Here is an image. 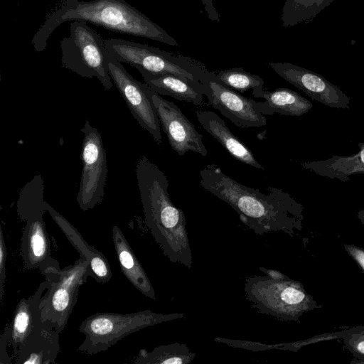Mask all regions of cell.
Instances as JSON below:
<instances>
[{
    "label": "cell",
    "instance_id": "cell-1",
    "mask_svg": "<svg viewBox=\"0 0 364 364\" xmlns=\"http://www.w3.org/2000/svg\"><path fill=\"white\" fill-rule=\"evenodd\" d=\"M199 173L202 188L228 203L255 234L282 231L292 236L302 229L304 207L283 190L269 187L267 194L262 193L238 183L213 164Z\"/></svg>",
    "mask_w": 364,
    "mask_h": 364
},
{
    "label": "cell",
    "instance_id": "cell-2",
    "mask_svg": "<svg viewBox=\"0 0 364 364\" xmlns=\"http://www.w3.org/2000/svg\"><path fill=\"white\" fill-rule=\"evenodd\" d=\"M136 175L147 228L170 262L191 269L186 217L169 197L167 176L144 155L136 162Z\"/></svg>",
    "mask_w": 364,
    "mask_h": 364
},
{
    "label": "cell",
    "instance_id": "cell-3",
    "mask_svg": "<svg viewBox=\"0 0 364 364\" xmlns=\"http://www.w3.org/2000/svg\"><path fill=\"white\" fill-rule=\"evenodd\" d=\"M75 21L90 22L117 33L178 46L174 38L125 0H64L34 35L31 43L36 51L46 49L48 38L60 24Z\"/></svg>",
    "mask_w": 364,
    "mask_h": 364
},
{
    "label": "cell",
    "instance_id": "cell-4",
    "mask_svg": "<svg viewBox=\"0 0 364 364\" xmlns=\"http://www.w3.org/2000/svg\"><path fill=\"white\" fill-rule=\"evenodd\" d=\"M244 290L252 308L282 321H297L304 313L318 306L301 283L288 277H249L245 279Z\"/></svg>",
    "mask_w": 364,
    "mask_h": 364
},
{
    "label": "cell",
    "instance_id": "cell-5",
    "mask_svg": "<svg viewBox=\"0 0 364 364\" xmlns=\"http://www.w3.org/2000/svg\"><path fill=\"white\" fill-rule=\"evenodd\" d=\"M105 44L109 54L120 63L151 74L176 75L203 91L200 80L208 70L200 61L124 39L108 38Z\"/></svg>",
    "mask_w": 364,
    "mask_h": 364
},
{
    "label": "cell",
    "instance_id": "cell-6",
    "mask_svg": "<svg viewBox=\"0 0 364 364\" xmlns=\"http://www.w3.org/2000/svg\"><path fill=\"white\" fill-rule=\"evenodd\" d=\"M184 316L183 313L161 314L150 310L125 314L97 312L82 321L79 331L85 339L77 350L87 355L97 354L134 332Z\"/></svg>",
    "mask_w": 364,
    "mask_h": 364
},
{
    "label": "cell",
    "instance_id": "cell-7",
    "mask_svg": "<svg viewBox=\"0 0 364 364\" xmlns=\"http://www.w3.org/2000/svg\"><path fill=\"white\" fill-rule=\"evenodd\" d=\"M60 48L64 68L84 77H97L107 90L112 88L114 84L109 74L112 55L105 40L86 22L73 21L70 36L60 41Z\"/></svg>",
    "mask_w": 364,
    "mask_h": 364
},
{
    "label": "cell",
    "instance_id": "cell-8",
    "mask_svg": "<svg viewBox=\"0 0 364 364\" xmlns=\"http://www.w3.org/2000/svg\"><path fill=\"white\" fill-rule=\"evenodd\" d=\"M41 274L50 283L42 301V322L60 333L76 304L80 287L90 277L89 263L80 256L71 265L50 267Z\"/></svg>",
    "mask_w": 364,
    "mask_h": 364
},
{
    "label": "cell",
    "instance_id": "cell-9",
    "mask_svg": "<svg viewBox=\"0 0 364 364\" xmlns=\"http://www.w3.org/2000/svg\"><path fill=\"white\" fill-rule=\"evenodd\" d=\"M80 158L82 169L77 202L84 211L100 204L104 197L107 164L103 141L98 130L85 120Z\"/></svg>",
    "mask_w": 364,
    "mask_h": 364
},
{
    "label": "cell",
    "instance_id": "cell-10",
    "mask_svg": "<svg viewBox=\"0 0 364 364\" xmlns=\"http://www.w3.org/2000/svg\"><path fill=\"white\" fill-rule=\"evenodd\" d=\"M203 93L210 105L235 125L260 127L267 124L266 114H270L265 102H257L220 83L214 72L208 70L200 80Z\"/></svg>",
    "mask_w": 364,
    "mask_h": 364
},
{
    "label": "cell",
    "instance_id": "cell-11",
    "mask_svg": "<svg viewBox=\"0 0 364 364\" xmlns=\"http://www.w3.org/2000/svg\"><path fill=\"white\" fill-rule=\"evenodd\" d=\"M109 74L134 119L156 142L161 144V125L151 98L154 91L146 83L135 80L112 56Z\"/></svg>",
    "mask_w": 364,
    "mask_h": 364
},
{
    "label": "cell",
    "instance_id": "cell-12",
    "mask_svg": "<svg viewBox=\"0 0 364 364\" xmlns=\"http://www.w3.org/2000/svg\"><path fill=\"white\" fill-rule=\"evenodd\" d=\"M161 128L171 148L180 156L193 151L206 156L208 150L203 136L173 102L162 98L156 92L151 95Z\"/></svg>",
    "mask_w": 364,
    "mask_h": 364
},
{
    "label": "cell",
    "instance_id": "cell-13",
    "mask_svg": "<svg viewBox=\"0 0 364 364\" xmlns=\"http://www.w3.org/2000/svg\"><path fill=\"white\" fill-rule=\"evenodd\" d=\"M281 77L303 91L312 100L339 109H349L350 98L323 76L290 63H268Z\"/></svg>",
    "mask_w": 364,
    "mask_h": 364
},
{
    "label": "cell",
    "instance_id": "cell-14",
    "mask_svg": "<svg viewBox=\"0 0 364 364\" xmlns=\"http://www.w3.org/2000/svg\"><path fill=\"white\" fill-rule=\"evenodd\" d=\"M43 214L28 219L21 240V252L26 269L38 268L41 273L60 267L50 255V242Z\"/></svg>",
    "mask_w": 364,
    "mask_h": 364
},
{
    "label": "cell",
    "instance_id": "cell-15",
    "mask_svg": "<svg viewBox=\"0 0 364 364\" xmlns=\"http://www.w3.org/2000/svg\"><path fill=\"white\" fill-rule=\"evenodd\" d=\"M59 333L46 323L36 326L18 348L16 364L55 363L59 353Z\"/></svg>",
    "mask_w": 364,
    "mask_h": 364
},
{
    "label": "cell",
    "instance_id": "cell-16",
    "mask_svg": "<svg viewBox=\"0 0 364 364\" xmlns=\"http://www.w3.org/2000/svg\"><path fill=\"white\" fill-rule=\"evenodd\" d=\"M49 281L41 282L33 294L28 298H21L18 301L13 317L11 328L9 344L14 355H17L18 348L23 343L33 329L42 323V301L43 293L49 287Z\"/></svg>",
    "mask_w": 364,
    "mask_h": 364
},
{
    "label": "cell",
    "instance_id": "cell-17",
    "mask_svg": "<svg viewBox=\"0 0 364 364\" xmlns=\"http://www.w3.org/2000/svg\"><path fill=\"white\" fill-rule=\"evenodd\" d=\"M47 210L72 245L77 250L80 256L88 262L90 277L100 284L109 282L112 273L109 263L105 256L93 246L89 245L77 230L48 203Z\"/></svg>",
    "mask_w": 364,
    "mask_h": 364
},
{
    "label": "cell",
    "instance_id": "cell-18",
    "mask_svg": "<svg viewBox=\"0 0 364 364\" xmlns=\"http://www.w3.org/2000/svg\"><path fill=\"white\" fill-rule=\"evenodd\" d=\"M196 115L202 127L213 136L233 158L257 169H264L255 159L251 150L232 133L225 121L216 113L210 110H198L196 112Z\"/></svg>",
    "mask_w": 364,
    "mask_h": 364
},
{
    "label": "cell",
    "instance_id": "cell-19",
    "mask_svg": "<svg viewBox=\"0 0 364 364\" xmlns=\"http://www.w3.org/2000/svg\"><path fill=\"white\" fill-rule=\"evenodd\" d=\"M112 240L123 274L144 296L155 300L154 287L121 229L112 227Z\"/></svg>",
    "mask_w": 364,
    "mask_h": 364
},
{
    "label": "cell",
    "instance_id": "cell-20",
    "mask_svg": "<svg viewBox=\"0 0 364 364\" xmlns=\"http://www.w3.org/2000/svg\"><path fill=\"white\" fill-rule=\"evenodd\" d=\"M137 70L145 83L157 94L171 96L194 105L202 104L203 91L185 80L171 74L155 75L142 69Z\"/></svg>",
    "mask_w": 364,
    "mask_h": 364
},
{
    "label": "cell",
    "instance_id": "cell-21",
    "mask_svg": "<svg viewBox=\"0 0 364 364\" xmlns=\"http://www.w3.org/2000/svg\"><path fill=\"white\" fill-rule=\"evenodd\" d=\"M358 146L360 150L350 156H333L323 161L302 162L301 165L319 176L346 182L350 175L364 173V143H358Z\"/></svg>",
    "mask_w": 364,
    "mask_h": 364
},
{
    "label": "cell",
    "instance_id": "cell-22",
    "mask_svg": "<svg viewBox=\"0 0 364 364\" xmlns=\"http://www.w3.org/2000/svg\"><path fill=\"white\" fill-rule=\"evenodd\" d=\"M255 97L264 98L270 114H280L301 117L307 113L313 104L298 92L286 87H279L273 91L265 90L252 91Z\"/></svg>",
    "mask_w": 364,
    "mask_h": 364
},
{
    "label": "cell",
    "instance_id": "cell-23",
    "mask_svg": "<svg viewBox=\"0 0 364 364\" xmlns=\"http://www.w3.org/2000/svg\"><path fill=\"white\" fill-rule=\"evenodd\" d=\"M44 185L41 174H38L28 182L21 190L16 203V210L21 220L44 214L48 203L43 200Z\"/></svg>",
    "mask_w": 364,
    "mask_h": 364
},
{
    "label": "cell",
    "instance_id": "cell-24",
    "mask_svg": "<svg viewBox=\"0 0 364 364\" xmlns=\"http://www.w3.org/2000/svg\"><path fill=\"white\" fill-rule=\"evenodd\" d=\"M196 354L189 348L178 343L163 345L154 348L151 352L141 349L133 361L137 364H187Z\"/></svg>",
    "mask_w": 364,
    "mask_h": 364
},
{
    "label": "cell",
    "instance_id": "cell-25",
    "mask_svg": "<svg viewBox=\"0 0 364 364\" xmlns=\"http://www.w3.org/2000/svg\"><path fill=\"white\" fill-rule=\"evenodd\" d=\"M334 0H286L281 16L284 28L307 23Z\"/></svg>",
    "mask_w": 364,
    "mask_h": 364
},
{
    "label": "cell",
    "instance_id": "cell-26",
    "mask_svg": "<svg viewBox=\"0 0 364 364\" xmlns=\"http://www.w3.org/2000/svg\"><path fill=\"white\" fill-rule=\"evenodd\" d=\"M215 78L222 85L244 92L263 90L264 82L259 75L245 71L242 68H235L214 72Z\"/></svg>",
    "mask_w": 364,
    "mask_h": 364
},
{
    "label": "cell",
    "instance_id": "cell-27",
    "mask_svg": "<svg viewBox=\"0 0 364 364\" xmlns=\"http://www.w3.org/2000/svg\"><path fill=\"white\" fill-rule=\"evenodd\" d=\"M342 338L348 349L353 353L355 363H364V327H356L346 331Z\"/></svg>",
    "mask_w": 364,
    "mask_h": 364
},
{
    "label": "cell",
    "instance_id": "cell-28",
    "mask_svg": "<svg viewBox=\"0 0 364 364\" xmlns=\"http://www.w3.org/2000/svg\"><path fill=\"white\" fill-rule=\"evenodd\" d=\"M6 247L2 229L0 230V301L2 304L6 282Z\"/></svg>",
    "mask_w": 364,
    "mask_h": 364
},
{
    "label": "cell",
    "instance_id": "cell-29",
    "mask_svg": "<svg viewBox=\"0 0 364 364\" xmlns=\"http://www.w3.org/2000/svg\"><path fill=\"white\" fill-rule=\"evenodd\" d=\"M11 338V328L10 326H6L4 331L1 333L0 337V363L1 364H10L11 363V358L9 355L6 347L9 344Z\"/></svg>",
    "mask_w": 364,
    "mask_h": 364
},
{
    "label": "cell",
    "instance_id": "cell-30",
    "mask_svg": "<svg viewBox=\"0 0 364 364\" xmlns=\"http://www.w3.org/2000/svg\"><path fill=\"white\" fill-rule=\"evenodd\" d=\"M344 248L348 255L364 271V250L354 245H344Z\"/></svg>",
    "mask_w": 364,
    "mask_h": 364
},
{
    "label": "cell",
    "instance_id": "cell-31",
    "mask_svg": "<svg viewBox=\"0 0 364 364\" xmlns=\"http://www.w3.org/2000/svg\"><path fill=\"white\" fill-rule=\"evenodd\" d=\"M200 1L204 6L208 18L212 21H216L219 23L220 21V14L214 6L213 0Z\"/></svg>",
    "mask_w": 364,
    "mask_h": 364
},
{
    "label": "cell",
    "instance_id": "cell-32",
    "mask_svg": "<svg viewBox=\"0 0 364 364\" xmlns=\"http://www.w3.org/2000/svg\"><path fill=\"white\" fill-rule=\"evenodd\" d=\"M259 269L260 271L264 272L266 275L269 276L274 279H284L287 277L286 275L283 274L277 270L268 269L264 267H259Z\"/></svg>",
    "mask_w": 364,
    "mask_h": 364
},
{
    "label": "cell",
    "instance_id": "cell-33",
    "mask_svg": "<svg viewBox=\"0 0 364 364\" xmlns=\"http://www.w3.org/2000/svg\"><path fill=\"white\" fill-rule=\"evenodd\" d=\"M357 218L359 219V220L360 221V223H362V225L364 227V209H360L357 213Z\"/></svg>",
    "mask_w": 364,
    "mask_h": 364
}]
</instances>
